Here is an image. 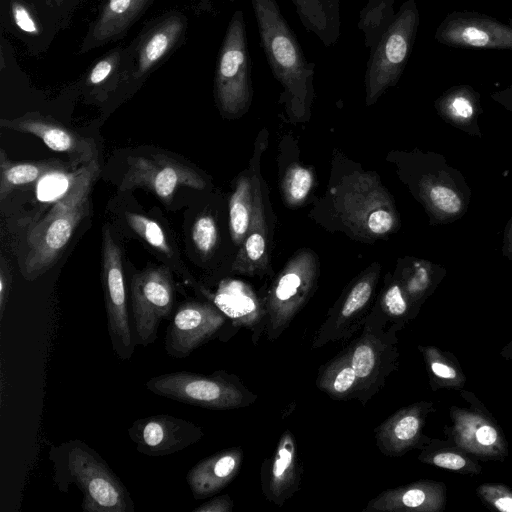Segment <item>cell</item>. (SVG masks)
<instances>
[{
    "instance_id": "1",
    "label": "cell",
    "mask_w": 512,
    "mask_h": 512,
    "mask_svg": "<svg viewBox=\"0 0 512 512\" xmlns=\"http://www.w3.org/2000/svg\"><path fill=\"white\" fill-rule=\"evenodd\" d=\"M260 42L274 78L281 84L280 101L292 122L309 118L314 98L315 63L309 62L277 0H250Z\"/></svg>"
},
{
    "instance_id": "2",
    "label": "cell",
    "mask_w": 512,
    "mask_h": 512,
    "mask_svg": "<svg viewBox=\"0 0 512 512\" xmlns=\"http://www.w3.org/2000/svg\"><path fill=\"white\" fill-rule=\"evenodd\" d=\"M52 479L60 492L76 486L84 512H134L135 503L122 480L102 456L79 439L52 445Z\"/></svg>"
},
{
    "instance_id": "3",
    "label": "cell",
    "mask_w": 512,
    "mask_h": 512,
    "mask_svg": "<svg viewBox=\"0 0 512 512\" xmlns=\"http://www.w3.org/2000/svg\"><path fill=\"white\" fill-rule=\"evenodd\" d=\"M98 173V159L82 165L72 175L64 194L30 229L28 252L21 268L26 280L37 279L58 261L76 228L88 214L90 194Z\"/></svg>"
},
{
    "instance_id": "4",
    "label": "cell",
    "mask_w": 512,
    "mask_h": 512,
    "mask_svg": "<svg viewBox=\"0 0 512 512\" xmlns=\"http://www.w3.org/2000/svg\"><path fill=\"white\" fill-rule=\"evenodd\" d=\"M145 387L155 395L211 410L244 408L257 399L238 376L224 370L164 373L151 377Z\"/></svg>"
},
{
    "instance_id": "5",
    "label": "cell",
    "mask_w": 512,
    "mask_h": 512,
    "mask_svg": "<svg viewBox=\"0 0 512 512\" xmlns=\"http://www.w3.org/2000/svg\"><path fill=\"white\" fill-rule=\"evenodd\" d=\"M420 14L415 0H406L395 20L376 46L370 50L365 73V102L374 104L400 79L415 43Z\"/></svg>"
},
{
    "instance_id": "6",
    "label": "cell",
    "mask_w": 512,
    "mask_h": 512,
    "mask_svg": "<svg viewBox=\"0 0 512 512\" xmlns=\"http://www.w3.org/2000/svg\"><path fill=\"white\" fill-rule=\"evenodd\" d=\"M214 91L217 105L225 117H239L251 105V59L242 10H236L228 24L219 51Z\"/></svg>"
},
{
    "instance_id": "7",
    "label": "cell",
    "mask_w": 512,
    "mask_h": 512,
    "mask_svg": "<svg viewBox=\"0 0 512 512\" xmlns=\"http://www.w3.org/2000/svg\"><path fill=\"white\" fill-rule=\"evenodd\" d=\"M396 325L386 320L374 309L367 316L360 335L346 351L358 379L355 399L366 405L385 384L394 369Z\"/></svg>"
},
{
    "instance_id": "8",
    "label": "cell",
    "mask_w": 512,
    "mask_h": 512,
    "mask_svg": "<svg viewBox=\"0 0 512 512\" xmlns=\"http://www.w3.org/2000/svg\"><path fill=\"white\" fill-rule=\"evenodd\" d=\"M319 276L317 256L299 250L284 266L271 286L266 302V335L276 340L314 292Z\"/></svg>"
},
{
    "instance_id": "9",
    "label": "cell",
    "mask_w": 512,
    "mask_h": 512,
    "mask_svg": "<svg viewBox=\"0 0 512 512\" xmlns=\"http://www.w3.org/2000/svg\"><path fill=\"white\" fill-rule=\"evenodd\" d=\"M336 207L355 233L383 236L390 233L396 217L389 197L378 179L369 173H353L343 179Z\"/></svg>"
},
{
    "instance_id": "10",
    "label": "cell",
    "mask_w": 512,
    "mask_h": 512,
    "mask_svg": "<svg viewBox=\"0 0 512 512\" xmlns=\"http://www.w3.org/2000/svg\"><path fill=\"white\" fill-rule=\"evenodd\" d=\"M101 281L111 347L129 360L137 346L124 280L122 252L108 225L102 228Z\"/></svg>"
},
{
    "instance_id": "11",
    "label": "cell",
    "mask_w": 512,
    "mask_h": 512,
    "mask_svg": "<svg viewBox=\"0 0 512 512\" xmlns=\"http://www.w3.org/2000/svg\"><path fill=\"white\" fill-rule=\"evenodd\" d=\"M174 283L165 266H152L130 281V313L136 344L146 347L157 338L160 324L173 315Z\"/></svg>"
},
{
    "instance_id": "12",
    "label": "cell",
    "mask_w": 512,
    "mask_h": 512,
    "mask_svg": "<svg viewBox=\"0 0 512 512\" xmlns=\"http://www.w3.org/2000/svg\"><path fill=\"white\" fill-rule=\"evenodd\" d=\"M127 163L128 169L118 186L120 192L145 188L169 204L181 186L197 190L206 186L196 170L162 154L130 157Z\"/></svg>"
},
{
    "instance_id": "13",
    "label": "cell",
    "mask_w": 512,
    "mask_h": 512,
    "mask_svg": "<svg viewBox=\"0 0 512 512\" xmlns=\"http://www.w3.org/2000/svg\"><path fill=\"white\" fill-rule=\"evenodd\" d=\"M225 323L226 317L216 305L195 300L183 302L173 313L165 333L166 354L176 359L188 357L216 338Z\"/></svg>"
},
{
    "instance_id": "14",
    "label": "cell",
    "mask_w": 512,
    "mask_h": 512,
    "mask_svg": "<svg viewBox=\"0 0 512 512\" xmlns=\"http://www.w3.org/2000/svg\"><path fill=\"white\" fill-rule=\"evenodd\" d=\"M435 40L465 49L512 50V26L474 11H452L439 23Z\"/></svg>"
},
{
    "instance_id": "15",
    "label": "cell",
    "mask_w": 512,
    "mask_h": 512,
    "mask_svg": "<svg viewBox=\"0 0 512 512\" xmlns=\"http://www.w3.org/2000/svg\"><path fill=\"white\" fill-rule=\"evenodd\" d=\"M127 432L136 450L151 457L174 454L204 437L201 426L170 414L139 418L131 424Z\"/></svg>"
},
{
    "instance_id": "16",
    "label": "cell",
    "mask_w": 512,
    "mask_h": 512,
    "mask_svg": "<svg viewBox=\"0 0 512 512\" xmlns=\"http://www.w3.org/2000/svg\"><path fill=\"white\" fill-rule=\"evenodd\" d=\"M379 268H371L360 276L329 311L312 340V349L351 337L363 326L372 301Z\"/></svg>"
},
{
    "instance_id": "17",
    "label": "cell",
    "mask_w": 512,
    "mask_h": 512,
    "mask_svg": "<svg viewBox=\"0 0 512 512\" xmlns=\"http://www.w3.org/2000/svg\"><path fill=\"white\" fill-rule=\"evenodd\" d=\"M268 132L264 128L258 135L249 165L252 184V218L247 236L232 264V271L249 276L260 275L268 269L267 225L263 202L260 158L267 147Z\"/></svg>"
},
{
    "instance_id": "18",
    "label": "cell",
    "mask_w": 512,
    "mask_h": 512,
    "mask_svg": "<svg viewBox=\"0 0 512 512\" xmlns=\"http://www.w3.org/2000/svg\"><path fill=\"white\" fill-rule=\"evenodd\" d=\"M0 126L39 138L49 149L65 153L74 164L85 165L98 159L92 138L84 137L53 118L27 113L15 119H2Z\"/></svg>"
},
{
    "instance_id": "19",
    "label": "cell",
    "mask_w": 512,
    "mask_h": 512,
    "mask_svg": "<svg viewBox=\"0 0 512 512\" xmlns=\"http://www.w3.org/2000/svg\"><path fill=\"white\" fill-rule=\"evenodd\" d=\"M303 465L294 434L285 430L271 457L261 467L260 480L265 498L281 507L301 486Z\"/></svg>"
},
{
    "instance_id": "20",
    "label": "cell",
    "mask_w": 512,
    "mask_h": 512,
    "mask_svg": "<svg viewBox=\"0 0 512 512\" xmlns=\"http://www.w3.org/2000/svg\"><path fill=\"white\" fill-rule=\"evenodd\" d=\"M243 458L241 447H231L197 462L186 474L194 499H205L224 489L238 474Z\"/></svg>"
},
{
    "instance_id": "21",
    "label": "cell",
    "mask_w": 512,
    "mask_h": 512,
    "mask_svg": "<svg viewBox=\"0 0 512 512\" xmlns=\"http://www.w3.org/2000/svg\"><path fill=\"white\" fill-rule=\"evenodd\" d=\"M153 0H106L93 24L84 48L106 44L123 35Z\"/></svg>"
},
{
    "instance_id": "22",
    "label": "cell",
    "mask_w": 512,
    "mask_h": 512,
    "mask_svg": "<svg viewBox=\"0 0 512 512\" xmlns=\"http://www.w3.org/2000/svg\"><path fill=\"white\" fill-rule=\"evenodd\" d=\"M305 29L329 48L341 35V0H291Z\"/></svg>"
},
{
    "instance_id": "23",
    "label": "cell",
    "mask_w": 512,
    "mask_h": 512,
    "mask_svg": "<svg viewBox=\"0 0 512 512\" xmlns=\"http://www.w3.org/2000/svg\"><path fill=\"white\" fill-rule=\"evenodd\" d=\"M186 23L182 15L174 14L163 19L141 43L135 77L148 73L180 39Z\"/></svg>"
},
{
    "instance_id": "24",
    "label": "cell",
    "mask_w": 512,
    "mask_h": 512,
    "mask_svg": "<svg viewBox=\"0 0 512 512\" xmlns=\"http://www.w3.org/2000/svg\"><path fill=\"white\" fill-rule=\"evenodd\" d=\"M419 429L420 419L417 413L398 412L375 429L376 445L385 455H397L417 438Z\"/></svg>"
},
{
    "instance_id": "25",
    "label": "cell",
    "mask_w": 512,
    "mask_h": 512,
    "mask_svg": "<svg viewBox=\"0 0 512 512\" xmlns=\"http://www.w3.org/2000/svg\"><path fill=\"white\" fill-rule=\"evenodd\" d=\"M316 386L331 398L355 399L358 379L345 350L321 366Z\"/></svg>"
},
{
    "instance_id": "26",
    "label": "cell",
    "mask_w": 512,
    "mask_h": 512,
    "mask_svg": "<svg viewBox=\"0 0 512 512\" xmlns=\"http://www.w3.org/2000/svg\"><path fill=\"white\" fill-rule=\"evenodd\" d=\"M62 168V163L57 160L14 162L7 157L4 149H1L0 200H4L14 189L33 183Z\"/></svg>"
},
{
    "instance_id": "27",
    "label": "cell",
    "mask_w": 512,
    "mask_h": 512,
    "mask_svg": "<svg viewBox=\"0 0 512 512\" xmlns=\"http://www.w3.org/2000/svg\"><path fill=\"white\" fill-rule=\"evenodd\" d=\"M252 209V184L248 171L238 178L229 201V228L232 240L236 245H241L247 236Z\"/></svg>"
},
{
    "instance_id": "28",
    "label": "cell",
    "mask_w": 512,
    "mask_h": 512,
    "mask_svg": "<svg viewBox=\"0 0 512 512\" xmlns=\"http://www.w3.org/2000/svg\"><path fill=\"white\" fill-rule=\"evenodd\" d=\"M396 0H368L359 14L357 27L364 35L366 48L372 50L396 17Z\"/></svg>"
},
{
    "instance_id": "29",
    "label": "cell",
    "mask_w": 512,
    "mask_h": 512,
    "mask_svg": "<svg viewBox=\"0 0 512 512\" xmlns=\"http://www.w3.org/2000/svg\"><path fill=\"white\" fill-rule=\"evenodd\" d=\"M314 182L310 169L299 164L288 168L283 179V198L286 204L296 206L301 204L308 196Z\"/></svg>"
},
{
    "instance_id": "30",
    "label": "cell",
    "mask_w": 512,
    "mask_h": 512,
    "mask_svg": "<svg viewBox=\"0 0 512 512\" xmlns=\"http://www.w3.org/2000/svg\"><path fill=\"white\" fill-rule=\"evenodd\" d=\"M125 218L131 229L150 246L167 256H171L172 250L166 235L155 220L134 212H126Z\"/></svg>"
},
{
    "instance_id": "31",
    "label": "cell",
    "mask_w": 512,
    "mask_h": 512,
    "mask_svg": "<svg viewBox=\"0 0 512 512\" xmlns=\"http://www.w3.org/2000/svg\"><path fill=\"white\" fill-rule=\"evenodd\" d=\"M385 320L396 321L403 317L408 310V303L402 291V288L397 283L389 285L383 292L379 303L373 308Z\"/></svg>"
},
{
    "instance_id": "32",
    "label": "cell",
    "mask_w": 512,
    "mask_h": 512,
    "mask_svg": "<svg viewBox=\"0 0 512 512\" xmlns=\"http://www.w3.org/2000/svg\"><path fill=\"white\" fill-rule=\"evenodd\" d=\"M191 237L196 249L203 255H209L218 241L214 218L209 214L199 216L193 224Z\"/></svg>"
},
{
    "instance_id": "33",
    "label": "cell",
    "mask_w": 512,
    "mask_h": 512,
    "mask_svg": "<svg viewBox=\"0 0 512 512\" xmlns=\"http://www.w3.org/2000/svg\"><path fill=\"white\" fill-rule=\"evenodd\" d=\"M446 108L459 119L470 118L475 111L473 91L467 87L455 88L445 98Z\"/></svg>"
},
{
    "instance_id": "34",
    "label": "cell",
    "mask_w": 512,
    "mask_h": 512,
    "mask_svg": "<svg viewBox=\"0 0 512 512\" xmlns=\"http://www.w3.org/2000/svg\"><path fill=\"white\" fill-rule=\"evenodd\" d=\"M119 54L114 51L100 59L90 70L87 83L90 86L103 84L114 72L118 63Z\"/></svg>"
},
{
    "instance_id": "35",
    "label": "cell",
    "mask_w": 512,
    "mask_h": 512,
    "mask_svg": "<svg viewBox=\"0 0 512 512\" xmlns=\"http://www.w3.org/2000/svg\"><path fill=\"white\" fill-rule=\"evenodd\" d=\"M429 196L434 206L443 212L456 213L461 208L458 195L445 186L432 187Z\"/></svg>"
},
{
    "instance_id": "36",
    "label": "cell",
    "mask_w": 512,
    "mask_h": 512,
    "mask_svg": "<svg viewBox=\"0 0 512 512\" xmlns=\"http://www.w3.org/2000/svg\"><path fill=\"white\" fill-rule=\"evenodd\" d=\"M11 12L14 23L21 31L30 35H38L40 33L36 20L25 5L14 1L11 4Z\"/></svg>"
},
{
    "instance_id": "37",
    "label": "cell",
    "mask_w": 512,
    "mask_h": 512,
    "mask_svg": "<svg viewBox=\"0 0 512 512\" xmlns=\"http://www.w3.org/2000/svg\"><path fill=\"white\" fill-rule=\"evenodd\" d=\"M234 507L232 498L225 494L211 498L195 507L193 512H231Z\"/></svg>"
},
{
    "instance_id": "38",
    "label": "cell",
    "mask_w": 512,
    "mask_h": 512,
    "mask_svg": "<svg viewBox=\"0 0 512 512\" xmlns=\"http://www.w3.org/2000/svg\"><path fill=\"white\" fill-rule=\"evenodd\" d=\"M433 463L439 467L458 470L465 466L466 461L454 453H440L433 458Z\"/></svg>"
},
{
    "instance_id": "39",
    "label": "cell",
    "mask_w": 512,
    "mask_h": 512,
    "mask_svg": "<svg viewBox=\"0 0 512 512\" xmlns=\"http://www.w3.org/2000/svg\"><path fill=\"white\" fill-rule=\"evenodd\" d=\"M11 287V276L2 264L0 272V320L3 319L6 303L8 301L9 291Z\"/></svg>"
},
{
    "instance_id": "40",
    "label": "cell",
    "mask_w": 512,
    "mask_h": 512,
    "mask_svg": "<svg viewBox=\"0 0 512 512\" xmlns=\"http://www.w3.org/2000/svg\"><path fill=\"white\" fill-rule=\"evenodd\" d=\"M476 439L480 444L490 446L496 442L497 432L493 427L483 425L477 430Z\"/></svg>"
},
{
    "instance_id": "41",
    "label": "cell",
    "mask_w": 512,
    "mask_h": 512,
    "mask_svg": "<svg viewBox=\"0 0 512 512\" xmlns=\"http://www.w3.org/2000/svg\"><path fill=\"white\" fill-rule=\"evenodd\" d=\"M426 279V271L424 269H419L416 273L415 277L412 278L408 283V291L410 293H416L424 287Z\"/></svg>"
},
{
    "instance_id": "42",
    "label": "cell",
    "mask_w": 512,
    "mask_h": 512,
    "mask_svg": "<svg viewBox=\"0 0 512 512\" xmlns=\"http://www.w3.org/2000/svg\"><path fill=\"white\" fill-rule=\"evenodd\" d=\"M431 369L436 376L441 378L452 379L456 376V372L453 368L440 362H433L431 364Z\"/></svg>"
},
{
    "instance_id": "43",
    "label": "cell",
    "mask_w": 512,
    "mask_h": 512,
    "mask_svg": "<svg viewBox=\"0 0 512 512\" xmlns=\"http://www.w3.org/2000/svg\"><path fill=\"white\" fill-rule=\"evenodd\" d=\"M495 506L501 511L512 512V497H501L497 499Z\"/></svg>"
},
{
    "instance_id": "44",
    "label": "cell",
    "mask_w": 512,
    "mask_h": 512,
    "mask_svg": "<svg viewBox=\"0 0 512 512\" xmlns=\"http://www.w3.org/2000/svg\"><path fill=\"white\" fill-rule=\"evenodd\" d=\"M508 24L512 26V17L508 19Z\"/></svg>"
}]
</instances>
